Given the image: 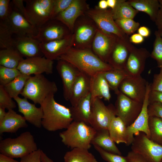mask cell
Here are the masks:
<instances>
[{
  "instance_id": "obj_59",
  "label": "cell",
  "mask_w": 162,
  "mask_h": 162,
  "mask_svg": "<svg viewBox=\"0 0 162 162\" xmlns=\"http://www.w3.org/2000/svg\"><path fill=\"white\" fill-rule=\"evenodd\" d=\"M5 109L0 106V122H1L5 117L7 112L5 111Z\"/></svg>"
},
{
  "instance_id": "obj_51",
  "label": "cell",
  "mask_w": 162,
  "mask_h": 162,
  "mask_svg": "<svg viewBox=\"0 0 162 162\" xmlns=\"http://www.w3.org/2000/svg\"><path fill=\"white\" fill-rule=\"evenodd\" d=\"M11 2L13 6L26 17V9L24 0H13Z\"/></svg>"
},
{
  "instance_id": "obj_52",
  "label": "cell",
  "mask_w": 162,
  "mask_h": 162,
  "mask_svg": "<svg viewBox=\"0 0 162 162\" xmlns=\"http://www.w3.org/2000/svg\"><path fill=\"white\" fill-rule=\"evenodd\" d=\"M160 7L154 22L158 29H162V0H158Z\"/></svg>"
},
{
  "instance_id": "obj_60",
  "label": "cell",
  "mask_w": 162,
  "mask_h": 162,
  "mask_svg": "<svg viewBox=\"0 0 162 162\" xmlns=\"http://www.w3.org/2000/svg\"><path fill=\"white\" fill-rule=\"evenodd\" d=\"M160 35L162 38V29H158V30Z\"/></svg>"
},
{
  "instance_id": "obj_57",
  "label": "cell",
  "mask_w": 162,
  "mask_h": 162,
  "mask_svg": "<svg viewBox=\"0 0 162 162\" xmlns=\"http://www.w3.org/2000/svg\"><path fill=\"white\" fill-rule=\"evenodd\" d=\"M41 159L42 162H54L42 151L41 152Z\"/></svg>"
},
{
  "instance_id": "obj_11",
  "label": "cell",
  "mask_w": 162,
  "mask_h": 162,
  "mask_svg": "<svg viewBox=\"0 0 162 162\" xmlns=\"http://www.w3.org/2000/svg\"><path fill=\"white\" fill-rule=\"evenodd\" d=\"M116 95L115 106L116 116L121 118L128 127L137 118L141 111L143 103L131 99L120 92Z\"/></svg>"
},
{
  "instance_id": "obj_61",
  "label": "cell",
  "mask_w": 162,
  "mask_h": 162,
  "mask_svg": "<svg viewBox=\"0 0 162 162\" xmlns=\"http://www.w3.org/2000/svg\"><path fill=\"white\" fill-rule=\"evenodd\" d=\"M161 162H162V160H161Z\"/></svg>"
},
{
  "instance_id": "obj_46",
  "label": "cell",
  "mask_w": 162,
  "mask_h": 162,
  "mask_svg": "<svg viewBox=\"0 0 162 162\" xmlns=\"http://www.w3.org/2000/svg\"><path fill=\"white\" fill-rule=\"evenodd\" d=\"M10 0H0V21H4L8 19L10 10Z\"/></svg>"
},
{
  "instance_id": "obj_43",
  "label": "cell",
  "mask_w": 162,
  "mask_h": 162,
  "mask_svg": "<svg viewBox=\"0 0 162 162\" xmlns=\"http://www.w3.org/2000/svg\"><path fill=\"white\" fill-rule=\"evenodd\" d=\"M4 89V86L0 85V106L8 110L16 107L15 102Z\"/></svg>"
},
{
  "instance_id": "obj_22",
  "label": "cell",
  "mask_w": 162,
  "mask_h": 162,
  "mask_svg": "<svg viewBox=\"0 0 162 162\" xmlns=\"http://www.w3.org/2000/svg\"><path fill=\"white\" fill-rule=\"evenodd\" d=\"M56 69L62 82L63 95L64 99L69 100L72 86L80 71L69 62L58 60Z\"/></svg>"
},
{
  "instance_id": "obj_36",
  "label": "cell",
  "mask_w": 162,
  "mask_h": 162,
  "mask_svg": "<svg viewBox=\"0 0 162 162\" xmlns=\"http://www.w3.org/2000/svg\"><path fill=\"white\" fill-rule=\"evenodd\" d=\"M31 76L21 74L12 82L4 86L5 89L14 99L21 94L27 80Z\"/></svg>"
},
{
  "instance_id": "obj_9",
  "label": "cell",
  "mask_w": 162,
  "mask_h": 162,
  "mask_svg": "<svg viewBox=\"0 0 162 162\" xmlns=\"http://www.w3.org/2000/svg\"><path fill=\"white\" fill-rule=\"evenodd\" d=\"M86 14L101 31L121 38L128 36L123 32L116 23L113 17L112 9L101 10L96 6L93 8H90Z\"/></svg>"
},
{
  "instance_id": "obj_26",
  "label": "cell",
  "mask_w": 162,
  "mask_h": 162,
  "mask_svg": "<svg viewBox=\"0 0 162 162\" xmlns=\"http://www.w3.org/2000/svg\"><path fill=\"white\" fill-rule=\"evenodd\" d=\"M109 85L103 74L98 72L91 76L90 92L91 101L96 98H103L109 101L111 96Z\"/></svg>"
},
{
  "instance_id": "obj_12",
  "label": "cell",
  "mask_w": 162,
  "mask_h": 162,
  "mask_svg": "<svg viewBox=\"0 0 162 162\" xmlns=\"http://www.w3.org/2000/svg\"><path fill=\"white\" fill-rule=\"evenodd\" d=\"M14 34L17 37L34 38L38 29L33 26L25 17L15 8L10 2L9 16L5 21Z\"/></svg>"
},
{
  "instance_id": "obj_3",
  "label": "cell",
  "mask_w": 162,
  "mask_h": 162,
  "mask_svg": "<svg viewBox=\"0 0 162 162\" xmlns=\"http://www.w3.org/2000/svg\"><path fill=\"white\" fill-rule=\"evenodd\" d=\"M96 130L82 122L73 121L66 130L59 133L62 142L71 149L88 150Z\"/></svg>"
},
{
  "instance_id": "obj_17",
  "label": "cell",
  "mask_w": 162,
  "mask_h": 162,
  "mask_svg": "<svg viewBox=\"0 0 162 162\" xmlns=\"http://www.w3.org/2000/svg\"><path fill=\"white\" fill-rule=\"evenodd\" d=\"M53 61L44 56H37L24 59L20 63L17 69L22 74L31 76L53 73Z\"/></svg>"
},
{
  "instance_id": "obj_18",
  "label": "cell",
  "mask_w": 162,
  "mask_h": 162,
  "mask_svg": "<svg viewBox=\"0 0 162 162\" xmlns=\"http://www.w3.org/2000/svg\"><path fill=\"white\" fill-rule=\"evenodd\" d=\"M118 38L98 28L92 41L91 49L100 59L107 63Z\"/></svg>"
},
{
  "instance_id": "obj_54",
  "label": "cell",
  "mask_w": 162,
  "mask_h": 162,
  "mask_svg": "<svg viewBox=\"0 0 162 162\" xmlns=\"http://www.w3.org/2000/svg\"><path fill=\"white\" fill-rule=\"evenodd\" d=\"M137 32L144 38L148 37L150 34L151 32L150 29L144 26L140 27L137 30Z\"/></svg>"
},
{
  "instance_id": "obj_25",
  "label": "cell",
  "mask_w": 162,
  "mask_h": 162,
  "mask_svg": "<svg viewBox=\"0 0 162 162\" xmlns=\"http://www.w3.org/2000/svg\"><path fill=\"white\" fill-rule=\"evenodd\" d=\"M91 76L80 72L72 88L69 100L71 106H76L90 92Z\"/></svg>"
},
{
  "instance_id": "obj_37",
  "label": "cell",
  "mask_w": 162,
  "mask_h": 162,
  "mask_svg": "<svg viewBox=\"0 0 162 162\" xmlns=\"http://www.w3.org/2000/svg\"><path fill=\"white\" fill-rule=\"evenodd\" d=\"M148 127L150 139L162 146V119L155 117H149Z\"/></svg>"
},
{
  "instance_id": "obj_13",
  "label": "cell",
  "mask_w": 162,
  "mask_h": 162,
  "mask_svg": "<svg viewBox=\"0 0 162 162\" xmlns=\"http://www.w3.org/2000/svg\"><path fill=\"white\" fill-rule=\"evenodd\" d=\"M148 82L141 75L128 76L120 84V92L131 99L143 103Z\"/></svg>"
},
{
  "instance_id": "obj_14",
  "label": "cell",
  "mask_w": 162,
  "mask_h": 162,
  "mask_svg": "<svg viewBox=\"0 0 162 162\" xmlns=\"http://www.w3.org/2000/svg\"><path fill=\"white\" fill-rule=\"evenodd\" d=\"M150 90V84L148 83L141 111L134 122L127 127V142L126 144L127 146L131 144L134 134L140 132L144 133L149 139L150 138L148 107L149 104V94Z\"/></svg>"
},
{
  "instance_id": "obj_48",
  "label": "cell",
  "mask_w": 162,
  "mask_h": 162,
  "mask_svg": "<svg viewBox=\"0 0 162 162\" xmlns=\"http://www.w3.org/2000/svg\"><path fill=\"white\" fill-rule=\"evenodd\" d=\"M42 150L40 148L21 158L20 162H42L41 156Z\"/></svg>"
},
{
  "instance_id": "obj_1",
  "label": "cell",
  "mask_w": 162,
  "mask_h": 162,
  "mask_svg": "<svg viewBox=\"0 0 162 162\" xmlns=\"http://www.w3.org/2000/svg\"><path fill=\"white\" fill-rule=\"evenodd\" d=\"M70 63L80 71L91 76L99 72H104L114 68L107 63L102 61L91 49H80L73 47L57 59Z\"/></svg>"
},
{
  "instance_id": "obj_35",
  "label": "cell",
  "mask_w": 162,
  "mask_h": 162,
  "mask_svg": "<svg viewBox=\"0 0 162 162\" xmlns=\"http://www.w3.org/2000/svg\"><path fill=\"white\" fill-rule=\"evenodd\" d=\"M64 159V162H98L88 150L77 148L67 152Z\"/></svg>"
},
{
  "instance_id": "obj_55",
  "label": "cell",
  "mask_w": 162,
  "mask_h": 162,
  "mask_svg": "<svg viewBox=\"0 0 162 162\" xmlns=\"http://www.w3.org/2000/svg\"><path fill=\"white\" fill-rule=\"evenodd\" d=\"M0 162H20L14 159L0 154Z\"/></svg>"
},
{
  "instance_id": "obj_45",
  "label": "cell",
  "mask_w": 162,
  "mask_h": 162,
  "mask_svg": "<svg viewBox=\"0 0 162 162\" xmlns=\"http://www.w3.org/2000/svg\"><path fill=\"white\" fill-rule=\"evenodd\" d=\"M148 112L149 117H155L162 119V103L154 102L149 104Z\"/></svg>"
},
{
  "instance_id": "obj_10",
  "label": "cell",
  "mask_w": 162,
  "mask_h": 162,
  "mask_svg": "<svg viewBox=\"0 0 162 162\" xmlns=\"http://www.w3.org/2000/svg\"><path fill=\"white\" fill-rule=\"evenodd\" d=\"M115 116V107L112 104L106 106L98 98L92 101L90 125L96 130H108L110 122Z\"/></svg>"
},
{
  "instance_id": "obj_7",
  "label": "cell",
  "mask_w": 162,
  "mask_h": 162,
  "mask_svg": "<svg viewBox=\"0 0 162 162\" xmlns=\"http://www.w3.org/2000/svg\"><path fill=\"white\" fill-rule=\"evenodd\" d=\"M98 29L94 22L86 14L76 21L73 32L74 36L73 47L78 49H91Z\"/></svg>"
},
{
  "instance_id": "obj_42",
  "label": "cell",
  "mask_w": 162,
  "mask_h": 162,
  "mask_svg": "<svg viewBox=\"0 0 162 162\" xmlns=\"http://www.w3.org/2000/svg\"><path fill=\"white\" fill-rule=\"evenodd\" d=\"M94 146L102 158L107 162H129V159L127 156L124 157L122 155L107 152L97 146L94 145Z\"/></svg>"
},
{
  "instance_id": "obj_5",
  "label": "cell",
  "mask_w": 162,
  "mask_h": 162,
  "mask_svg": "<svg viewBox=\"0 0 162 162\" xmlns=\"http://www.w3.org/2000/svg\"><path fill=\"white\" fill-rule=\"evenodd\" d=\"M58 90L56 83L49 80L43 74L31 76L27 80L21 95L34 104H40L51 94Z\"/></svg>"
},
{
  "instance_id": "obj_31",
  "label": "cell",
  "mask_w": 162,
  "mask_h": 162,
  "mask_svg": "<svg viewBox=\"0 0 162 162\" xmlns=\"http://www.w3.org/2000/svg\"><path fill=\"white\" fill-rule=\"evenodd\" d=\"M127 1L136 10L147 14L151 20L155 22L160 7L158 0H129Z\"/></svg>"
},
{
  "instance_id": "obj_2",
  "label": "cell",
  "mask_w": 162,
  "mask_h": 162,
  "mask_svg": "<svg viewBox=\"0 0 162 162\" xmlns=\"http://www.w3.org/2000/svg\"><path fill=\"white\" fill-rule=\"evenodd\" d=\"M54 96L50 95L40 104L43 113L42 126L52 132L66 129L73 121L70 108L57 103Z\"/></svg>"
},
{
  "instance_id": "obj_38",
  "label": "cell",
  "mask_w": 162,
  "mask_h": 162,
  "mask_svg": "<svg viewBox=\"0 0 162 162\" xmlns=\"http://www.w3.org/2000/svg\"><path fill=\"white\" fill-rule=\"evenodd\" d=\"M13 34L5 21H0V49L13 47Z\"/></svg>"
},
{
  "instance_id": "obj_8",
  "label": "cell",
  "mask_w": 162,
  "mask_h": 162,
  "mask_svg": "<svg viewBox=\"0 0 162 162\" xmlns=\"http://www.w3.org/2000/svg\"><path fill=\"white\" fill-rule=\"evenodd\" d=\"M131 151L141 155L148 162H161L162 146L154 142L143 132L134 134Z\"/></svg>"
},
{
  "instance_id": "obj_41",
  "label": "cell",
  "mask_w": 162,
  "mask_h": 162,
  "mask_svg": "<svg viewBox=\"0 0 162 162\" xmlns=\"http://www.w3.org/2000/svg\"><path fill=\"white\" fill-rule=\"evenodd\" d=\"M115 21L123 32L128 36L134 33L140 27V23L133 19H121Z\"/></svg>"
},
{
  "instance_id": "obj_39",
  "label": "cell",
  "mask_w": 162,
  "mask_h": 162,
  "mask_svg": "<svg viewBox=\"0 0 162 162\" xmlns=\"http://www.w3.org/2000/svg\"><path fill=\"white\" fill-rule=\"evenodd\" d=\"M21 74L17 68H12L0 65V84L4 86Z\"/></svg>"
},
{
  "instance_id": "obj_20",
  "label": "cell",
  "mask_w": 162,
  "mask_h": 162,
  "mask_svg": "<svg viewBox=\"0 0 162 162\" xmlns=\"http://www.w3.org/2000/svg\"><path fill=\"white\" fill-rule=\"evenodd\" d=\"M150 57V53L146 49L137 48L132 44L124 70L130 76L141 75L146 60Z\"/></svg>"
},
{
  "instance_id": "obj_16",
  "label": "cell",
  "mask_w": 162,
  "mask_h": 162,
  "mask_svg": "<svg viewBox=\"0 0 162 162\" xmlns=\"http://www.w3.org/2000/svg\"><path fill=\"white\" fill-rule=\"evenodd\" d=\"M74 36L71 33L60 39L44 43H40V47L44 56L53 61L57 60L62 55L73 47Z\"/></svg>"
},
{
  "instance_id": "obj_4",
  "label": "cell",
  "mask_w": 162,
  "mask_h": 162,
  "mask_svg": "<svg viewBox=\"0 0 162 162\" xmlns=\"http://www.w3.org/2000/svg\"><path fill=\"white\" fill-rule=\"evenodd\" d=\"M38 149L34 136L29 131L23 132L15 138L2 140L0 142V153L13 158H21Z\"/></svg>"
},
{
  "instance_id": "obj_21",
  "label": "cell",
  "mask_w": 162,
  "mask_h": 162,
  "mask_svg": "<svg viewBox=\"0 0 162 162\" xmlns=\"http://www.w3.org/2000/svg\"><path fill=\"white\" fill-rule=\"evenodd\" d=\"M129 38L118 37L117 39L107 62L114 69H124L132 45Z\"/></svg>"
},
{
  "instance_id": "obj_40",
  "label": "cell",
  "mask_w": 162,
  "mask_h": 162,
  "mask_svg": "<svg viewBox=\"0 0 162 162\" xmlns=\"http://www.w3.org/2000/svg\"><path fill=\"white\" fill-rule=\"evenodd\" d=\"M154 35L155 39L150 57L156 61L158 67L160 68H162V38L158 30L155 32Z\"/></svg>"
},
{
  "instance_id": "obj_24",
  "label": "cell",
  "mask_w": 162,
  "mask_h": 162,
  "mask_svg": "<svg viewBox=\"0 0 162 162\" xmlns=\"http://www.w3.org/2000/svg\"><path fill=\"white\" fill-rule=\"evenodd\" d=\"M40 44L37 40L33 37L16 36L14 38L13 47L26 58L43 56Z\"/></svg>"
},
{
  "instance_id": "obj_49",
  "label": "cell",
  "mask_w": 162,
  "mask_h": 162,
  "mask_svg": "<svg viewBox=\"0 0 162 162\" xmlns=\"http://www.w3.org/2000/svg\"><path fill=\"white\" fill-rule=\"evenodd\" d=\"M149 104L154 102L162 103V92L150 90L148 97Z\"/></svg>"
},
{
  "instance_id": "obj_15",
  "label": "cell",
  "mask_w": 162,
  "mask_h": 162,
  "mask_svg": "<svg viewBox=\"0 0 162 162\" xmlns=\"http://www.w3.org/2000/svg\"><path fill=\"white\" fill-rule=\"evenodd\" d=\"M71 33L61 22L50 19L38 29L37 35L34 38L40 43H44L63 38Z\"/></svg>"
},
{
  "instance_id": "obj_56",
  "label": "cell",
  "mask_w": 162,
  "mask_h": 162,
  "mask_svg": "<svg viewBox=\"0 0 162 162\" xmlns=\"http://www.w3.org/2000/svg\"><path fill=\"white\" fill-rule=\"evenodd\" d=\"M98 7L101 10L106 9L108 7L106 0H101L98 2Z\"/></svg>"
},
{
  "instance_id": "obj_27",
  "label": "cell",
  "mask_w": 162,
  "mask_h": 162,
  "mask_svg": "<svg viewBox=\"0 0 162 162\" xmlns=\"http://www.w3.org/2000/svg\"><path fill=\"white\" fill-rule=\"evenodd\" d=\"M26 121L24 116L13 110H8L4 118L0 122V134L15 133L20 128H27Z\"/></svg>"
},
{
  "instance_id": "obj_32",
  "label": "cell",
  "mask_w": 162,
  "mask_h": 162,
  "mask_svg": "<svg viewBox=\"0 0 162 162\" xmlns=\"http://www.w3.org/2000/svg\"><path fill=\"white\" fill-rule=\"evenodd\" d=\"M23 57L14 48L0 49V65L10 68H17Z\"/></svg>"
},
{
  "instance_id": "obj_23",
  "label": "cell",
  "mask_w": 162,
  "mask_h": 162,
  "mask_svg": "<svg viewBox=\"0 0 162 162\" xmlns=\"http://www.w3.org/2000/svg\"><path fill=\"white\" fill-rule=\"evenodd\" d=\"M14 99L17 104L19 112L23 115L26 121L37 128H41L43 116L41 107H37L26 98L18 96Z\"/></svg>"
},
{
  "instance_id": "obj_30",
  "label": "cell",
  "mask_w": 162,
  "mask_h": 162,
  "mask_svg": "<svg viewBox=\"0 0 162 162\" xmlns=\"http://www.w3.org/2000/svg\"><path fill=\"white\" fill-rule=\"evenodd\" d=\"M127 127L119 117L115 116L112 118L108 130L110 136L115 143L126 144Z\"/></svg>"
},
{
  "instance_id": "obj_53",
  "label": "cell",
  "mask_w": 162,
  "mask_h": 162,
  "mask_svg": "<svg viewBox=\"0 0 162 162\" xmlns=\"http://www.w3.org/2000/svg\"><path fill=\"white\" fill-rule=\"evenodd\" d=\"M131 43L139 44L142 43L144 40V38L138 33H134L129 38Z\"/></svg>"
},
{
  "instance_id": "obj_34",
  "label": "cell",
  "mask_w": 162,
  "mask_h": 162,
  "mask_svg": "<svg viewBox=\"0 0 162 162\" xmlns=\"http://www.w3.org/2000/svg\"><path fill=\"white\" fill-rule=\"evenodd\" d=\"M102 73L110 88L116 94L120 92L118 87L120 83L129 76L124 70L115 69L102 72Z\"/></svg>"
},
{
  "instance_id": "obj_29",
  "label": "cell",
  "mask_w": 162,
  "mask_h": 162,
  "mask_svg": "<svg viewBox=\"0 0 162 162\" xmlns=\"http://www.w3.org/2000/svg\"><path fill=\"white\" fill-rule=\"evenodd\" d=\"M91 144L93 146H97L107 152L122 155L115 142L110 136L108 129L96 130Z\"/></svg>"
},
{
  "instance_id": "obj_44",
  "label": "cell",
  "mask_w": 162,
  "mask_h": 162,
  "mask_svg": "<svg viewBox=\"0 0 162 162\" xmlns=\"http://www.w3.org/2000/svg\"><path fill=\"white\" fill-rule=\"evenodd\" d=\"M73 0H53L51 19L66 9L72 3Z\"/></svg>"
},
{
  "instance_id": "obj_50",
  "label": "cell",
  "mask_w": 162,
  "mask_h": 162,
  "mask_svg": "<svg viewBox=\"0 0 162 162\" xmlns=\"http://www.w3.org/2000/svg\"><path fill=\"white\" fill-rule=\"evenodd\" d=\"M127 156L129 162H148L141 155L132 151L128 153Z\"/></svg>"
},
{
  "instance_id": "obj_6",
  "label": "cell",
  "mask_w": 162,
  "mask_h": 162,
  "mask_svg": "<svg viewBox=\"0 0 162 162\" xmlns=\"http://www.w3.org/2000/svg\"><path fill=\"white\" fill-rule=\"evenodd\" d=\"M26 17L38 29L51 19L53 0H25Z\"/></svg>"
},
{
  "instance_id": "obj_19",
  "label": "cell",
  "mask_w": 162,
  "mask_h": 162,
  "mask_svg": "<svg viewBox=\"0 0 162 162\" xmlns=\"http://www.w3.org/2000/svg\"><path fill=\"white\" fill-rule=\"evenodd\" d=\"M86 0H73L70 5L58 15L53 19L58 20L73 33L74 25L78 18L86 14L89 9Z\"/></svg>"
},
{
  "instance_id": "obj_47",
  "label": "cell",
  "mask_w": 162,
  "mask_h": 162,
  "mask_svg": "<svg viewBox=\"0 0 162 162\" xmlns=\"http://www.w3.org/2000/svg\"><path fill=\"white\" fill-rule=\"evenodd\" d=\"M150 86L151 90L162 92V68H160L159 73L154 75Z\"/></svg>"
},
{
  "instance_id": "obj_28",
  "label": "cell",
  "mask_w": 162,
  "mask_h": 162,
  "mask_svg": "<svg viewBox=\"0 0 162 162\" xmlns=\"http://www.w3.org/2000/svg\"><path fill=\"white\" fill-rule=\"evenodd\" d=\"M73 121L90 125L92 112L91 96L90 93L74 106L70 107Z\"/></svg>"
},
{
  "instance_id": "obj_58",
  "label": "cell",
  "mask_w": 162,
  "mask_h": 162,
  "mask_svg": "<svg viewBox=\"0 0 162 162\" xmlns=\"http://www.w3.org/2000/svg\"><path fill=\"white\" fill-rule=\"evenodd\" d=\"M108 6L112 9H113L116 7L117 0H106Z\"/></svg>"
},
{
  "instance_id": "obj_33",
  "label": "cell",
  "mask_w": 162,
  "mask_h": 162,
  "mask_svg": "<svg viewBox=\"0 0 162 162\" xmlns=\"http://www.w3.org/2000/svg\"><path fill=\"white\" fill-rule=\"evenodd\" d=\"M115 20L124 19H133L139 12L125 0H117L115 8L112 9Z\"/></svg>"
}]
</instances>
